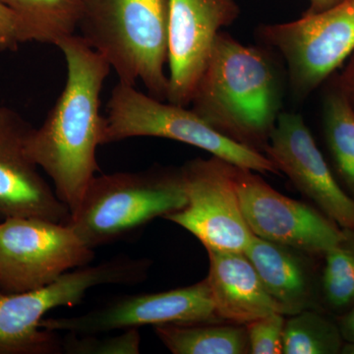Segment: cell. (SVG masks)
Instances as JSON below:
<instances>
[{
    "mask_svg": "<svg viewBox=\"0 0 354 354\" xmlns=\"http://www.w3.org/2000/svg\"><path fill=\"white\" fill-rule=\"evenodd\" d=\"M190 104L216 131L262 153L281 113V83L265 51L221 32Z\"/></svg>",
    "mask_w": 354,
    "mask_h": 354,
    "instance_id": "2",
    "label": "cell"
},
{
    "mask_svg": "<svg viewBox=\"0 0 354 354\" xmlns=\"http://www.w3.org/2000/svg\"><path fill=\"white\" fill-rule=\"evenodd\" d=\"M342 230L341 239L324 254L320 277L321 306L337 317L354 306V230Z\"/></svg>",
    "mask_w": 354,
    "mask_h": 354,
    "instance_id": "19",
    "label": "cell"
},
{
    "mask_svg": "<svg viewBox=\"0 0 354 354\" xmlns=\"http://www.w3.org/2000/svg\"><path fill=\"white\" fill-rule=\"evenodd\" d=\"M264 153L323 214L354 230V198L335 180L300 114L279 113Z\"/></svg>",
    "mask_w": 354,
    "mask_h": 354,
    "instance_id": "13",
    "label": "cell"
},
{
    "mask_svg": "<svg viewBox=\"0 0 354 354\" xmlns=\"http://www.w3.org/2000/svg\"><path fill=\"white\" fill-rule=\"evenodd\" d=\"M234 167L214 156L186 162L180 174L187 203L165 218L194 235L207 250L244 252L252 239L239 204Z\"/></svg>",
    "mask_w": 354,
    "mask_h": 354,
    "instance_id": "9",
    "label": "cell"
},
{
    "mask_svg": "<svg viewBox=\"0 0 354 354\" xmlns=\"http://www.w3.org/2000/svg\"><path fill=\"white\" fill-rule=\"evenodd\" d=\"M150 266L147 259L118 256L76 268L36 290L0 292V354H62L58 333L41 330L46 313L80 304L97 286L141 283Z\"/></svg>",
    "mask_w": 354,
    "mask_h": 354,
    "instance_id": "5",
    "label": "cell"
},
{
    "mask_svg": "<svg viewBox=\"0 0 354 354\" xmlns=\"http://www.w3.org/2000/svg\"><path fill=\"white\" fill-rule=\"evenodd\" d=\"M169 0H85L78 30L114 70L118 82L144 84L167 102Z\"/></svg>",
    "mask_w": 354,
    "mask_h": 354,
    "instance_id": "3",
    "label": "cell"
},
{
    "mask_svg": "<svg viewBox=\"0 0 354 354\" xmlns=\"http://www.w3.org/2000/svg\"><path fill=\"white\" fill-rule=\"evenodd\" d=\"M31 129L17 114L0 109V216L67 223L69 209L26 151Z\"/></svg>",
    "mask_w": 354,
    "mask_h": 354,
    "instance_id": "14",
    "label": "cell"
},
{
    "mask_svg": "<svg viewBox=\"0 0 354 354\" xmlns=\"http://www.w3.org/2000/svg\"><path fill=\"white\" fill-rule=\"evenodd\" d=\"M207 251L209 271L206 279L221 321L247 325L270 314L281 313L245 254Z\"/></svg>",
    "mask_w": 354,
    "mask_h": 354,
    "instance_id": "16",
    "label": "cell"
},
{
    "mask_svg": "<svg viewBox=\"0 0 354 354\" xmlns=\"http://www.w3.org/2000/svg\"><path fill=\"white\" fill-rule=\"evenodd\" d=\"M339 88L354 106V53L348 66L342 74Z\"/></svg>",
    "mask_w": 354,
    "mask_h": 354,
    "instance_id": "26",
    "label": "cell"
},
{
    "mask_svg": "<svg viewBox=\"0 0 354 354\" xmlns=\"http://www.w3.org/2000/svg\"><path fill=\"white\" fill-rule=\"evenodd\" d=\"M235 0H169L167 102L187 106L221 28L239 17Z\"/></svg>",
    "mask_w": 354,
    "mask_h": 354,
    "instance_id": "12",
    "label": "cell"
},
{
    "mask_svg": "<svg viewBox=\"0 0 354 354\" xmlns=\"http://www.w3.org/2000/svg\"><path fill=\"white\" fill-rule=\"evenodd\" d=\"M187 203L180 169H151L95 176L68 225L90 248L127 239Z\"/></svg>",
    "mask_w": 354,
    "mask_h": 354,
    "instance_id": "4",
    "label": "cell"
},
{
    "mask_svg": "<svg viewBox=\"0 0 354 354\" xmlns=\"http://www.w3.org/2000/svg\"><path fill=\"white\" fill-rule=\"evenodd\" d=\"M243 253L283 315L320 310V279L312 255L254 234Z\"/></svg>",
    "mask_w": 354,
    "mask_h": 354,
    "instance_id": "15",
    "label": "cell"
},
{
    "mask_svg": "<svg viewBox=\"0 0 354 354\" xmlns=\"http://www.w3.org/2000/svg\"><path fill=\"white\" fill-rule=\"evenodd\" d=\"M324 131L337 171L354 198V106L341 88L324 102Z\"/></svg>",
    "mask_w": 354,
    "mask_h": 354,
    "instance_id": "20",
    "label": "cell"
},
{
    "mask_svg": "<svg viewBox=\"0 0 354 354\" xmlns=\"http://www.w3.org/2000/svg\"><path fill=\"white\" fill-rule=\"evenodd\" d=\"M27 28L32 41L55 44L78 30L85 0H1Z\"/></svg>",
    "mask_w": 354,
    "mask_h": 354,
    "instance_id": "18",
    "label": "cell"
},
{
    "mask_svg": "<svg viewBox=\"0 0 354 354\" xmlns=\"http://www.w3.org/2000/svg\"><path fill=\"white\" fill-rule=\"evenodd\" d=\"M341 353L354 354L353 342H344V346H342Z\"/></svg>",
    "mask_w": 354,
    "mask_h": 354,
    "instance_id": "28",
    "label": "cell"
},
{
    "mask_svg": "<svg viewBox=\"0 0 354 354\" xmlns=\"http://www.w3.org/2000/svg\"><path fill=\"white\" fill-rule=\"evenodd\" d=\"M165 348L174 354L249 353L245 325L220 322L169 324L153 327Z\"/></svg>",
    "mask_w": 354,
    "mask_h": 354,
    "instance_id": "17",
    "label": "cell"
},
{
    "mask_svg": "<svg viewBox=\"0 0 354 354\" xmlns=\"http://www.w3.org/2000/svg\"><path fill=\"white\" fill-rule=\"evenodd\" d=\"M65 334L60 337L62 353L65 354H138L141 351L139 329L109 335Z\"/></svg>",
    "mask_w": 354,
    "mask_h": 354,
    "instance_id": "22",
    "label": "cell"
},
{
    "mask_svg": "<svg viewBox=\"0 0 354 354\" xmlns=\"http://www.w3.org/2000/svg\"><path fill=\"white\" fill-rule=\"evenodd\" d=\"M94 259V249L85 245L68 223L38 218L0 223V288L4 292L36 290Z\"/></svg>",
    "mask_w": 354,
    "mask_h": 354,
    "instance_id": "7",
    "label": "cell"
},
{
    "mask_svg": "<svg viewBox=\"0 0 354 354\" xmlns=\"http://www.w3.org/2000/svg\"><path fill=\"white\" fill-rule=\"evenodd\" d=\"M337 325L344 342H353L354 344V306L346 313L337 317Z\"/></svg>",
    "mask_w": 354,
    "mask_h": 354,
    "instance_id": "25",
    "label": "cell"
},
{
    "mask_svg": "<svg viewBox=\"0 0 354 354\" xmlns=\"http://www.w3.org/2000/svg\"><path fill=\"white\" fill-rule=\"evenodd\" d=\"M285 325V315L281 313L270 314L247 324L249 353H283Z\"/></svg>",
    "mask_w": 354,
    "mask_h": 354,
    "instance_id": "23",
    "label": "cell"
},
{
    "mask_svg": "<svg viewBox=\"0 0 354 354\" xmlns=\"http://www.w3.org/2000/svg\"><path fill=\"white\" fill-rule=\"evenodd\" d=\"M27 41H32L27 28L0 0V50H15Z\"/></svg>",
    "mask_w": 354,
    "mask_h": 354,
    "instance_id": "24",
    "label": "cell"
},
{
    "mask_svg": "<svg viewBox=\"0 0 354 354\" xmlns=\"http://www.w3.org/2000/svg\"><path fill=\"white\" fill-rule=\"evenodd\" d=\"M344 344L337 321L320 310H304L286 320L283 353L337 354Z\"/></svg>",
    "mask_w": 354,
    "mask_h": 354,
    "instance_id": "21",
    "label": "cell"
},
{
    "mask_svg": "<svg viewBox=\"0 0 354 354\" xmlns=\"http://www.w3.org/2000/svg\"><path fill=\"white\" fill-rule=\"evenodd\" d=\"M104 120V145L135 137L171 139L202 149L241 169L279 174L265 153L227 138L192 109L158 101L135 86L120 82L114 86Z\"/></svg>",
    "mask_w": 354,
    "mask_h": 354,
    "instance_id": "6",
    "label": "cell"
},
{
    "mask_svg": "<svg viewBox=\"0 0 354 354\" xmlns=\"http://www.w3.org/2000/svg\"><path fill=\"white\" fill-rule=\"evenodd\" d=\"M242 214L251 232L260 239L324 255L339 242L342 227L316 209L272 189L252 171L234 167Z\"/></svg>",
    "mask_w": 354,
    "mask_h": 354,
    "instance_id": "11",
    "label": "cell"
},
{
    "mask_svg": "<svg viewBox=\"0 0 354 354\" xmlns=\"http://www.w3.org/2000/svg\"><path fill=\"white\" fill-rule=\"evenodd\" d=\"M220 321L205 279L176 290L113 297L81 315L44 318L41 327L55 333L102 335L144 326Z\"/></svg>",
    "mask_w": 354,
    "mask_h": 354,
    "instance_id": "10",
    "label": "cell"
},
{
    "mask_svg": "<svg viewBox=\"0 0 354 354\" xmlns=\"http://www.w3.org/2000/svg\"><path fill=\"white\" fill-rule=\"evenodd\" d=\"M57 46L66 62V82L41 127L28 135L26 151L72 214L100 171L97 149L104 145L106 127L100 97L111 67L79 35Z\"/></svg>",
    "mask_w": 354,
    "mask_h": 354,
    "instance_id": "1",
    "label": "cell"
},
{
    "mask_svg": "<svg viewBox=\"0 0 354 354\" xmlns=\"http://www.w3.org/2000/svg\"><path fill=\"white\" fill-rule=\"evenodd\" d=\"M259 35L285 58L293 92L306 97L354 53V0L306 11L292 22L261 26Z\"/></svg>",
    "mask_w": 354,
    "mask_h": 354,
    "instance_id": "8",
    "label": "cell"
},
{
    "mask_svg": "<svg viewBox=\"0 0 354 354\" xmlns=\"http://www.w3.org/2000/svg\"><path fill=\"white\" fill-rule=\"evenodd\" d=\"M342 0H309L310 7L307 12H320L339 3Z\"/></svg>",
    "mask_w": 354,
    "mask_h": 354,
    "instance_id": "27",
    "label": "cell"
}]
</instances>
